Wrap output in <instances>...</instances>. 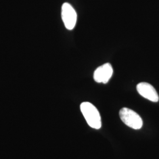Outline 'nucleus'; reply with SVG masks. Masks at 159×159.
<instances>
[{
	"label": "nucleus",
	"instance_id": "1",
	"mask_svg": "<svg viewBox=\"0 0 159 159\" xmlns=\"http://www.w3.org/2000/svg\"><path fill=\"white\" fill-rule=\"evenodd\" d=\"M80 110L91 128L100 129L102 127L101 116L97 108L91 102H83L80 105Z\"/></svg>",
	"mask_w": 159,
	"mask_h": 159
},
{
	"label": "nucleus",
	"instance_id": "2",
	"mask_svg": "<svg viewBox=\"0 0 159 159\" xmlns=\"http://www.w3.org/2000/svg\"><path fill=\"white\" fill-rule=\"evenodd\" d=\"M119 115L121 121L131 129L139 130L142 127V119L134 111L124 107L120 110Z\"/></svg>",
	"mask_w": 159,
	"mask_h": 159
},
{
	"label": "nucleus",
	"instance_id": "3",
	"mask_svg": "<svg viewBox=\"0 0 159 159\" xmlns=\"http://www.w3.org/2000/svg\"><path fill=\"white\" fill-rule=\"evenodd\" d=\"M61 16L66 28L68 30L74 29L77 23V13L73 7L67 2L63 4L61 8Z\"/></svg>",
	"mask_w": 159,
	"mask_h": 159
},
{
	"label": "nucleus",
	"instance_id": "4",
	"mask_svg": "<svg viewBox=\"0 0 159 159\" xmlns=\"http://www.w3.org/2000/svg\"><path fill=\"white\" fill-rule=\"evenodd\" d=\"M113 74V69L110 63L104 64L94 71V80L98 83L106 84Z\"/></svg>",
	"mask_w": 159,
	"mask_h": 159
},
{
	"label": "nucleus",
	"instance_id": "5",
	"mask_svg": "<svg viewBox=\"0 0 159 159\" xmlns=\"http://www.w3.org/2000/svg\"><path fill=\"white\" fill-rule=\"evenodd\" d=\"M137 90L140 95L152 102H157L159 97L153 85L148 83H140L137 85Z\"/></svg>",
	"mask_w": 159,
	"mask_h": 159
}]
</instances>
